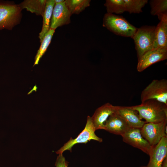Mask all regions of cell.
Segmentation results:
<instances>
[{
  "instance_id": "obj_23",
  "label": "cell",
  "mask_w": 167,
  "mask_h": 167,
  "mask_svg": "<svg viewBox=\"0 0 167 167\" xmlns=\"http://www.w3.org/2000/svg\"><path fill=\"white\" fill-rule=\"evenodd\" d=\"M68 162L63 154H59L56 159L55 166L56 167H68Z\"/></svg>"
},
{
  "instance_id": "obj_7",
  "label": "cell",
  "mask_w": 167,
  "mask_h": 167,
  "mask_svg": "<svg viewBox=\"0 0 167 167\" xmlns=\"http://www.w3.org/2000/svg\"><path fill=\"white\" fill-rule=\"evenodd\" d=\"M167 126V120L159 122L145 123L140 128L141 134L152 146L157 144L161 139L167 137L165 129Z\"/></svg>"
},
{
  "instance_id": "obj_22",
  "label": "cell",
  "mask_w": 167,
  "mask_h": 167,
  "mask_svg": "<svg viewBox=\"0 0 167 167\" xmlns=\"http://www.w3.org/2000/svg\"><path fill=\"white\" fill-rule=\"evenodd\" d=\"M104 5L108 13L121 14L125 11L123 0H107Z\"/></svg>"
},
{
  "instance_id": "obj_26",
  "label": "cell",
  "mask_w": 167,
  "mask_h": 167,
  "mask_svg": "<svg viewBox=\"0 0 167 167\" xmlns=\"http://www.w3.org/2000/svg\"><path fill=\"white\" fill-rule=\"evenodd\" d=\"M139 167H146V166L142 165V166H140Z\"/></svg>"
},
{
  "instance_id": "obj_13",
  "label": "cell",
  "mask_w": 167,
  "mask_h": 167,
  "mask_svg": "<svg viewBox=\"0 0 167 167\" xmlns=\"http://www.w3.org/2000/svg\"><path fill=\"white\" fill-rule=\"evenodd\" d=\"M116 108V106L107 103L96 109L91 117L96 130L104 129L106 121L111 115L115 113Z\"/></svg>"
},
{
  "instance_id": "obj_3",
  "label": "cell",
  "mask_w": 167,
  "mask_h": 167,
  "mask_svg": "<svg viewBox=\"0 0 167 167\" xmlns=\"http://www.w3.org/2000/svg\"><path fill=\"white\" fill-rule=\"evenodd\" d=\"M22 10L19 4L0 2V30H11L19 24L21 18Z\"/></svg>"
},
{
  "instance_id": "obj_18",
  "label": "cell",
  "mask_w": 167,
  "mask_h": 167,
  "mask_svg": "<svg viewBox=\"0 0 167 167\" xmlns=\"http://www.w3.org/2000/svg\"><path fill=\"white\" fill-rule=\"evenodd\" d=\"M89 0H66L65 4L71 15L79 14L90 5Z\"/></svg>"
},
{
  "instance_id": "obj_17",
  "label": "cell",
  "mask_w": 167,
  "mask_h": 167,
  "mask_svg": "<svg viewBox=\"0 0 167 167\" xmlns=\"http://www.w3.org/2000/svg\"><path fill=\"white\" fill-rule=\"evenodd\" d=\"M46 1L45 0H25L19 4L22 10L26 9L27 11L35 13L37 15L43 16Z\"/></svg>"
},
{
  "instance_id": "obj_14",
  "label": "cell",
  "mask_w": 167,
  "mask_h": 167,
  "mask_svg": "<svg viewBox=\"0 0 167 167\" xmlns=\"http://www.w3.org/2000/svg\"><path fill=\"white\" fill-rule=\"evenodd\" d=\"M130 128L122 117L115 113L111 115L106 120L103 130L122 136Z\"/></svg>"
},
{
  "instance_id": "obj_21",
  "label": "cell",
  "mask_w": 167,
  "mask_h": 167,
  "mask_svg": "<svg viewBox=\"0 0 167 167\" xmlns=\"http://www.w3.org/2000/svg\"><path fill=\"white\" fill-rule=\"evenodd\" d=\"M125 11L130 14L139 13L142 9L148 3L147 0H123Z\"/></svg>"
},
{
  "instance_id": "obj_5",
  "label": "cell",
  "mask_w": 167,
  "mask_h": 167,
  "mask_svg": "<svg viewBox=\"0 0 167 167\" xmlns=\"http://www.w3.org/2000/svg\"><path fill=\"white\" fill-rule=\"evenodd\" d=\"M96 131L91 117L88 116L84 129L75 139L71 138L63 146L56 152V154L58 155L62 154L66 150H69L71 152L72 148L75 145L78 143L86 144L91 140L101 142L102 139L96 135Z\"/></svg>"
},
{
  "instance_id": "obj_8",
  "label": "cell",
  "mask_w": 167,
  "mask_h": 167,
  "mask_svg": "<svg viewBox=\"0 0 167 167\" xmlns=\"http://www.w3.org/2000/svg\"><path fill=\"white\" fill-rule=\"evenodd\" d=\"M122 136L124 142L139 149L149 156L151 154L153 146L142 136L140 128H130Z\"/></svg>"
},
{
  "instance_id": "obj_15",
  "label": "cell",
  "mask_w": 167,
  "mask_h": 167,
  "mask_svg": "<svg viewBox=\"0 0 167 167\" xmlns=\"http://www.w3.org/2000/svg\"><path fill=\"white\" fill-rule=\"evenodd\" d=\"M160 20L155 27L153 49H167V14Z\"/></svg>"
},
{
  "instance_id": "obj_25",
  "label": "cell",
  "mask_w": 167,
  "mask_h": 167,
  "mask_svg": "<svg viewBox=\"0 0 167 167\" xmlns=\"http://www.w3.org/2000/svg\"><path fill=\"white\" fill-rule=\"evenodd\" d=\"M55 4H60L61 3L64 2L65 0H54Z\"/></svg>"
},
{
  "instance_id": "obj_16",
  "label": "cell",
  "mask_w": 167,
  "mask_h": 167,
  "mask_svg": "<svg viewBox=\"0 0 167 167\" xmlns=\"http://www.w3.org/2000/svg\"><path fill=\"white\" fill-rule=\"evenodd\" d=\"M55 5L54 0L46 1L44 12L43 16V25L39 37L41 42L50 27V24L53 9Z\"/></svg>"
},
{
  "instance_id": "obj_20",
  "label": "cell",
  "mask_w": 167,
  "mask_h": 167,
  "mask_svg": "<svg viewBox=\"0 0 167 167\" xmlns=\"http://www.w3.org/2000/svg\"><path fill=\"white\" fill-rule=\"evenodd\" d=\"M150 4L151 7V14L154 15H157L160 20L164 15L167 14V0H151Z\"/></svg>"
},
{
  "instance_id": "obj_1",
  "label": "cell",
  "mask_w": 167,
  "mask_h": 167,
  "mask_svg": "<svg viewBox=\"0 0 167 167\" xmlns=\"http://www.w3.org/2000/svg\"><path fill=\"white\" fill-rule=\"evenodd\" d=\"M146 123L159 122L167 120V105L155 100H149L138 105L131 106Z\"/></svg>"
},
{
  "instance_id": "obj_24",
  "label": "cell",
  "mask_w": 167,
  "mask_h": 167,
  "mask_svg": "<svg viewBox=\"0 0 167 167\" xmlns=\"http://www.w3.org/2000/svg\"><path fill=\"white\" fill-rule=\"evenodd\" d=\"M161 167H167V157L164 159L162 163Z\"/></svg>"
},
{
  "instance_id": "obj_2",
  "label": "cell",
  "mask_w": 167,
  "mask_h": 167,
  "mask_svg": "<svg viewBox=\"0 0 167 167\" xmlns=\"http://www.w3.org/2000/svg\"><path fill=\"white\" fill-rule=\"evenodd\" d=\"M103 25L116 35L132 38L138 29L122 16L108 13L104 16Z\"/></svg>"
},
{
  "instance_id": "obj_11",
  "label": "cell",
  "mask_w": 167,
  "mask_h": 167,
  "mask_svg": "<svg viewBox=\"0 0 167 167\" xmlns=\"http://www.w3.org/2000/svg\"><path fill=\"white\" fill-rule=\"evenodd\" d=\"M115 113L122 117L131 128H140L146 123L140 118L138 112L131 106H116Z\"/></svg>"
},
{
  "instance_id": "obj_19",
  "label": "cell",
  "mask_w": 167,
  "mask_h": 167,
  "mask_svg": "<svg viewBox=\"0 0 167 167\" xmlns=\"http://www.w3.org/2000/svg\"><path fill=\"white\" fill-rule=\"evenodd\" d=\"M55 30L50 28L45 34L42 41L41 44L35 58V62L33 66L37 65L40 59L46 51L51 41Z\"/></svg>"
},
{
  "instance_id": "obj_9",
  "label": "cell",
  "mask_w": 167,
  "mask_h": 167,
  "mask_svg": "<svg viewBox=\"0 0 167 167\" xmlns=\"http://www.w3.org/2000/svg\"><path fill=\"white\" fill-rule=\"evenodd\" d=\"M167 58V49H153L145 53L138 60L137 69L139 72L157 62Z\"/></svg>"
},
{
  "instance_id": "obj_12",
  "label": "cell",
  "mask_w": 167,
  "mask_h": 167,
  "mask_svg": "<svg viewBox=\"0 0 167 167\" xmlns=\"http://www.w3.org/2000/svg\"><path fill=\"white\" fill-rule=\"evenodd\" d=\"M149 156V161L146 167H161L164 159L167 157V137H163L153 146Z\"/></svg>"
},
{
  "instance_id": "obj_10",
  "label": "cell",
  "mask_w": 167,
  "mask_h": 167,
  "mask_svg": "<svg viewBox=\"0 0 167 167\" xmlns=\"http://www.w3.org/2000/svg\"><path fill=\"white\" fill-rule=\"evenodd\" d=\"M71 16L65 3L55 4L53 9L50 28L55 30L58 27L69 24Z\"/></svg>"
},
{
  "instance_id": "obj_6",
  "label": "cell",
  "mask_w": 167,
  "mask_h": 167,
  "mask_svg": "<svg viewBox=\"0 0 167 167\" xmlns=\"http://www.w3.org/2000/svg\"><path fill=\"white\" fill-rule=\"evenodd\" d=\"M140 100L141 102L155 100L167 105V80H153L142 92Z\"/></svg>"
},
{
  "instance_id": "obj_4",
  "label": "cell",
  "mask_w": 167,
  "mask_h": 167,
  "mask_svg": "<svg viewBox=\"0 0 167 167\" xmlns=\"http://www.w3.org/2000/svg\"><path fill=\"white\" fill-rule=\"evenodd\" d=\"M155 27L142 26L138 28L133 36L138 60L145 53L153 49Z\"/></svg>"
}]
</instances>
